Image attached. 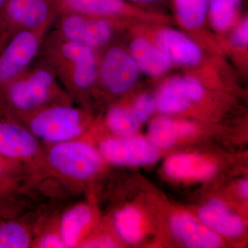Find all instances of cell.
<instances>
[{"label":"cell","mask_w":248,"mask_h":248,"mask_svg":"<svg viewBox=\"0 0 248 248\" xmlns=\"http://www.w3.org/2000/svg\"><path fill=\"white\" fill-rule=\"evenodd\" d=\"M156 45L167 54L173 63L195 66L202 58V50L195 42L174 29H166L156 35Z\"/></svg>","instance_id":"cell-13"},{"label":"cell","mask_w":248,"mask_h":248,"mask_svg":"<svg viewBox=\"0 0 248 248\" xmlns=\"http://www.w3.org/2000/svg\"><path fill=\"white\" fill-rule=\"evenodd\" d=\"M40 36L36 31L19 29L0 48V92L22 73L40 51Z\"/></svg>","instance_id":"cell-4"},{"label":"cell","mask_w":248,"mask_h":248,"mask_svg":"<svg viewBox=\"0 0 248 248\" xmlns=\"http://www.w3.org/2000/svg\"><path fill=\"white\" fill-rule=\"evenodd\" d=\"M140 69L130 54L115 47L104 55L98 76L103 86L112 94H122L138 81Z\"/></svg>","instance_id":"cell-7"},{"label":"cell","mask_w":248,"mask_h":248,"mask_svg":"<svg viewBox=\"0 0 248 248\" xmlns=\"http://www.w3.org/2000/svg\"><path fill=\"white\" fill-rule=\"evenodd\" d=\"M164 171L169 177L180 181H202L213 177L216 166L200 155L180 153L166 160Z\"/></svg>","instance_id":"cell-14"},{"label":"cell","mask_w":248,"mask_h":248,"mask_svg":"<svg viewBox=\"0 0 248 248\" xmlns=\"http://www.w3.org/2000/svg\"><path fill=\"white\" fill-rule=\"evenodd\" d=\"M170 226L173 234L186 247L216 248L221 246V236L190 214H176Z\"/></svg>","instance_id":"cell-11"},{"label":"cell","mask_w":248,"mask_h":248,"mask_svg":"<svg viewBox=\"0 0 248 248\" xmlns=\"http://www.w3.org/2000/svg\"><path fill=\"white\" fill-rule=\"evenodd\" d=\"M4 38H3V37H0V48H1V47L2 46V45H4V43L5 42Z\"/></svg>","instance_id":"cell-34"},{"label":"cell","mask_w":248,"mask_h":248,"mask_svg":"<svg viewBox=\"0 0 248 248\" xmlns=\"http://www.w3.org/2000/svg\"><path fill=\"white\" fill-rule=\"evenodd\" d=\"M140 71L151 76H160L172 67L170 58L157 45L143 37H137L131 42L130 53Z\"/></svg>","instance_id":"cell-15"},{"label":"cell","mask_w":248,"mask_h":248,"mask_svg":"<svg viewBox=\"0 0 248 248\" xmlns=\"http://www.w3.org/2000/svg\"><path fill=\"white\" fill-rule=\"evenodd\" d=\"M85 248H115L116 244L112 240L108 237L99 238V239L91 240L86 244H83Z\"/></svg>","instance_id":"cell-29"},{"label":"cell","mask_w":248,"mask_h":248,"mask_svg":"<svg viewBox=\"0 0 248 248\" xmlns=\"http://www.w3.org/2000/svg\"><path fill=\"white\" fill-rule=\"evenodd\" d=\"M198 216L201 221L219 236L235 238L244 233L245 225L242 218L231 211L221 201H210L200 209Z\"/></svg>","instance_id":"cell-12"},{"label":"cell","mask_w":248,"mask_h":248,"mask_svg":"<svg viewBox=\"0 0 248 248\" xmlns=\"http://www.w3.org/2000/svg\"><path fill=\"white\" fill-rule=\"evenodd\" d=\"M232 42L238 46H246L248 43V19L245 18L234 31Z\"/></svg>","instance_id":"cell-28"},{"label":"cell","mask_w":248,"mask_h":248,"mask_svg":"<svg viewBox=\"0 0 248 248\" xmlns=\"http://www.w3.org/2000/svg\"><path fill=\"white\" fill-rule=\"evenodd\" d=\"M31 244L30 233L22 223L10 219L0 223V248H27Z\"/></svg>","instance_id":"cell-24"},{"label":"cell","mask_w":248,"mask_h":248,"mask_svg":"<svg viewBox=\"0 0 248 248\" xmlns=\"http://www.w3.org/2000/svg\"><path fill=\"white\" fill-rule=\"evenodd\" d=\"M43 0H6L0 11V33L9 36L22 19Z\"/></svg>","instance_id":"cell-20"},{"label":"cell","mask_w":248,"mask_h":248,"mask_svg":"<svg viewBox=\"0 0 248 248\" xmlns=\"http://www.w3.org/2000/svg\"><path fill=\"white\" fill-rule=\"evenodd\" d=\"M239 191L241 195H242L245 199H248V182L247 179L241 182V184H240L239 186Z\"/></svg>","instance_id":"cell-32"},{"label":"cell","mask_w":248,"mask_h":248,"mask_svg":"<svg viewBox=\"0 0 248 248\" xmlns=\"http://www.w3.org/2000/svg\"><path fill=\"white\" fill-rule=\"evenodd\" d=\"M60 31L63 40L95 48L109 42L113 29L107 19L68 13L62 19Z\"/></svg>","instance_id":"cell-8"},{"label":"cell","mask_w":248,"mask_h":248,"mask_svg":"<svg viewBox=\"0 0 248 248\" xmlns=\"http://www.w3.org/2000/svg\"><path fill=\"white\" fill-rule=\"evenodd\" d=\"M114 224L120 239L127 244H136L143 235V217L135 207L122 208L116 213Z\"/></svg>","instance_id":"cell-19"},{"label":"cell","mask_w":248,"mask_h":248,"mask_svg":"<svg viewBox=\"0 0 248 248\" xmlns=\"http://www.w3.org/2000/svg\"><path fill=\"white\" fill-rule=\"evenodd\" d=\"M60 55L67 63L72 84L78 90H87L97 79L99 66L94 49L71 41L62 40Z\"/></svg>","instance_id":"cell-9"},{"label":"cell","mask_w":248,"mask_h":248,"mask_svg":"<svg viewBox=\"0 0 248 248\" xmlns=\"http://www.w3.org/2000/svg\"><path fill=\"white\" fill-rule=\"evenodd\" d=\"M9 195H0V223L9 219V208L7 197Z\"/></svg>","instance_id":"cell-30"},{"label":"cell","mask_w":248,"mask_h":248,"mask_svg":"<svg viewBox=\"0 0 248 248\" xmlns=\"http://www.w3.org/2000/svg\"><path fill=\"white\" fill-rule=\"evenodd\" d=\"M175 11L183 27L197 29L203 24L208 14V0H175Z\"/></svg>","instance_id":"cell-21"},{"label":"cell","mask_w":248,"mask_h":248,"mask_svg":"<svg viewBox=\"0 0 248 248\" xmlns=\"http://www.w3.org/2000/svg\"><path fill=\"white\" fill-rule=\"evenodd\" d=\"M195 128L190 122L160 117L152 121L148 127V141L156 149L174 146L179 139L189 136Z\"/></svg>","instance_id":"cell-16"},{"label":"cell","mask_w":248,"mask_h":248,"mask_svg":"<svg viewBox=\"0 0 248 248\" xmlns=\"http://www.w3.org/2000/svg\"><path fill=\"white\" fill-rule=\"evenodd\" d=\"M130 1L140 3V4H153V3L159 2L163 0H130Z\"/></svg>","instance_id":"cell-33"},{"label":"cell","mask_w":248,"mask_h":248,"mask_svg":"<svg viewBox=\"0 0 248 248\" xmlns=\"http://www.w3.org/2000/svg\"><path fill=\"white\" fill-rule=\"evenodd\" d=\"M58 4L68 11L92 16L104 17L117 16L127 9L124 0H56Z\"/></svg>","instance_id":"cell-18"},{"label":"cell","mask_w":248,"mask_h":248,"mask_svg":"<svg viewBox=\"0 0 248 248\" xmlns=\"http://www.w3.org/2000/svg\"><path fill=\"white\" fill-rule=\"evenodd\" d=\"M241 0H208V12L212 24L218 31L231 27L237 17Z\"/></svg>","instance_id":"cell-22"},{"label":"cell","mask_w":248,"mask_h":248,"mask_svg":"<svg viewBox=\"0 0 248 248\" xmlns=\"http://www.w3.org/2000/svg\"><path fill=\"white\" fill-rule=\"evenodd\" d=\"M56 79L51 70L37 68L11 81L0 92V110L4 113L29 112L51 99Z\"/></svg>","instance_id":"cell-1"},{"label":"cell","mask_w":248,"mask_h":248,"mask_svg":"<svg viewBox=\"0 0 248 248\" xmlns=\"http://www.w3.org/2000/svg\"><path fill=\"white\" fill-rule=\"evenodd\" d=\"M47 161L57 174L80 182L91 179L99 172L103 158L99 150L91 143L76 139L52 145Z\"/></svg>","instance_id":"cell-2"},{"label":"cell","mask_w":248,"mask_h":248,"mask_svg":"<svg viewBox=\"0 0 248 248\" xmlns=\"http://www.w3.org/2000/svg\"><path fill=\"white\" fill-rule=\"evenodd\" d=\"M40 248H64L66 247L60 233H48L42 236L37 244Z\"/></svg>","instance_id":"cell-27"},{"label":"cell","mask_w":248,"mask_h":248,"mask_svg":"<svg viewBox=\"0 0 248 248\" xmlns=\"http://www.w3.org/2000/svg\"><path fill=\"white\" fill-rule=\"evenodd\" d=\"M14 186L0 182V195H10L14 190Z\"/></svg>","instance_id":"cell-31"},{"label":"cell","mask_w":248,"mask_h":248,"mask_svg":"<svg viewBox=\"0 0 248 248\" xmlns=\"http://www.w3.org/2000/svg\"><path fill=\"white\" fill-rule=\"evenodd\" d=\"M40 140L0 110V155L20 164L35 159L40 151Z\"/></svg>","instance_id":"cell-6"},{"label":"cell","mask_w":248,"mask_h":248,"mask_svg":"<svg viewBox=\"0 0 248 248\" xmlns=\"http://www.w3.org/2000/svg\"><path fill=\"white\" fill-rule=\"evenodd\" d=\"M6 0H0V11L2 9L3 6H4V3L6 2Z\"/></svg>","instance_id":"cell-35"},{"label":"cell","mask_w":248,"mask_h":248,"mask_svg":"<svg viewBox=\"0 0 248 248\" xmlns=\"http://www.w3.org/2000/svg\"><path fill=\"white\" fill-rule=\"evenodd\" d=\"M19 165L0 155V182L15 186Z\"/></svg>","instance_id":"cell-26"},{"label":"cell","mask_w":248,"mask_h":248,"mask_svg":"<svg viewBox=\"0 0 248 248\" xmlns=\"http://www.w3.org/2000/svg\"><path fill=\"white\" fill-rule=\"evenodd\" d=\"M108 128L115 137H128L135 135L140 128V122L131 109L122 107L112 108L107 117Z\"/></svg>","instance_id":"cell-23"},{"label":"cell","mask_w":248,"mask_h":248,"mask_svg":"<svg viewBox=\"0 0 248 248\" xmlns=\"http://www.w3.org/2000/svg\"><path fill=\"white\" fill-rule=\"evenodd\" d=\"M89 206L79 204L63 214L60 222V234L66 248L80 246L93 221Z\"/></svg>","instance_id":"cell-17"},{"label":"cell","mask_w":248,"mask_h":248,"mask_svg":"<svg viewBox=\"0 0 248 248\" xmlns=\"http://www.w3.org/2000/svg\"><path fill=\"white\" fill-rule=\"evenodd\" d=\"M156 108V100L150 94H143L134 102L131 110L137 120L141 122L148 120Z\"/></svg>","instance_id":"cell-25"},{"label":"cell","mask_w":248,"mask_h":248,"mask_svg":"<svg viewBox=\"0 0 248 248\" xmlns=\"http://www.w3.org/2000/svg\"><path fill=\"white\" fill-rule=\"evenodd\" d=\"M29 129L39 140L51 145L76 140L84 131L82 113L65 104L45 108L32 116Z\"/></svg>","instance_id":"cell-3"},{"label":"cell","mask_w":248,"mask_h":248,"mask_svg":"<svg viewBox=\"0 0 248 248\" xmlns=\"http://www.w3.org/2000/svg\"><path fill=\"white\" fill-rule=\"evenodd\" d=\"M203 94L200 81L189 77H178L163 85L155 99L156 108L166 115L179 113L200 100Z\"/></svg>","instance_id":"cell-10"},{"label":"cell","mask_w":248,"mask_h":248,"mask_svg":"<svg viewBox=\"0 0 248 248\" xmlns=\"http://www.w3.org/2000/svg\"><path fill=\"white\" fill-rule=\"evenodd\" d=\"M99 151L103 159L119 166L151 164L159 158L157 149L151 142L135 135L106 139L100 143Z\"/></svg>","instance_id":"cell-5"}]
</instances>
